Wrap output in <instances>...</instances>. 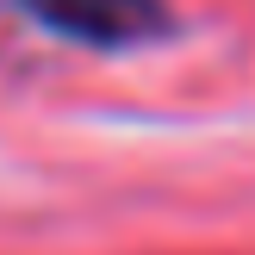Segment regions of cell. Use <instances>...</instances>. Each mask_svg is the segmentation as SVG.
<instances>
[{"instance_id":"6da1fadb","label":"cell","mask_w":255,"mask_h":255,"mask_svg":"<svg viewBox=\"0 0 255 255\" xmlns=\"http://www.w3.org/2000/svg\"><path fill=\"white\" fill-rule=\"evenodd\" d=\"M19 12L81 50H143L174 31L168 0H19Z\"/></svg>"}]
</instances>
